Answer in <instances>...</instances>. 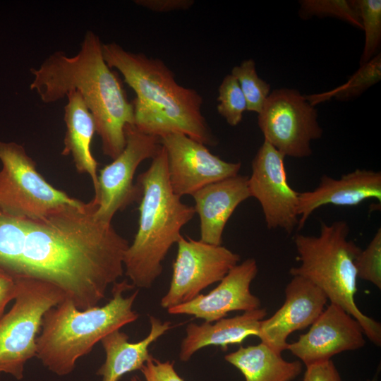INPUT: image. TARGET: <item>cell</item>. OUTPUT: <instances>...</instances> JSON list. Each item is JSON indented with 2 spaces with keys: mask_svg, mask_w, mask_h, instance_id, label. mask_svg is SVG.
Returning <instances> with one entry per match:
<instances>
[{
  "mask_svg": "<svg viewBox=\"0 0 381 381\" xmlns=\"http://www.w3.org/2000/svg\"><path fill=\"white\" fill-rule=\"evenodd\" d=\"M357 277L381 289V229L379 228L368 246L361 250L355 261Z\"/></svg>",
  "mask_w": 381,
  "mask_h": 381,
  "instance_id": "28",
  "label": "cell"
},
{
  "mask_svg": "<svg viewBox=\"0 0 381 381\" xmlns=\"http://www.w3.org/2000/svg\"><path fill=\"white\" fill-rule=\"evenodd\" d=\"M266 315V309L260 308L233 318L219 319L214 323L191 322L186 328L179 358L187 362L204 347L216 346L226 350L229 345L242 344L249 336L258 337L260 322Z\"/></svg>",
  "mask_w": 381,
  "mask_h": 381,
  "instance_id": "19",
  "label": "cell"
},
{
  "mask_svg": "<svg viewBox=\"0 0 381 381\" xmlns=\"http://www.w3.org/2000/svg\"><path fill=\"white\" fill-rule=\"evenodd\" d=\"M135 4L155 12H169L189 9L193 0H135Z\"/></svg>",
  "mask_w": 381,
  "mask_h": 381,
  "instance_id": "31",
  "label": "cell"
},
{
  "mask_svg": "<svg viewBox=\"0 0 381 381\" xmlns=\"http://www.w3.org/2000/svg\"><path fill=\"white\" fill-rule=\"evenodd\" d=\"M137 184L141 191L138 228L126 251L123 266L134 287L150 289L162 274L169 249L181 237L182 227L195 212L172 190L162 146L138 176Z\"/></svg>",
  "mask_w": 381,
  "mask_h": 381,
  "instance_id": "4",
  "label": "cell"
},
{
  "mask_svg": "<svg viewBox=\"0 0 381 381\" xmlns=\"http://www.w3.org/2000/svg\"><path fill=\"white\" fill-rule=\"evenodd\" d=\"M348 224L343 220L320 222L318 236L297 234L294 243L301 265L290 274L299 276L318 287L331 303L342 308L361 325L364 334L381 344V325L365 315L355 302L357 274L355 261L361 249L348 238Z\"/></svg>",
  "mask_w": 381,
  "mask_h": 381,
  "instance_id": "6",
  "label": "cell"
},
{
  "mask_svg": "<svg viewBox=\"0 0 381 381\" xmlns=\"http://www.w3.org/2000/svg\"><path fill=\"white\" fill-rule=\"evenodd\" d=\"M0 210L18 218H38L80 200L48 183L25 148L0 141Z\"/></svg>",
  "mask_w": 381,
  "mask_h": 381,
  "instance_id": "8",
  "label": "cell"
},
{
  "mask_svg": "<svg viewBox=\"0 0 381 381\" xmlns=\"http://www.w3.org/2000/svg\"><path fill=\"white\" fill-rule=\"evenodd\" d=\"M159 140L167 155L171 188L179 197L192 195L208 184L238 174L240 162L220 159L206 145L183 133H170Z\"/></svg>",
  "mask_w": 381,
  "mask_h": 381,
  "instance_id": "13",
  "label": "cell"
},
{
  "mask_svg": "<svg viewBox=\"0 0 381 381\" xmlns=\"http://www.w3.org/2000/svg\"><path fill=\"white\" fill-rule=\"evenodd\" d=\"M102 46L99 37L87 30L75 56L55 52L30 69V90L46 104L77 90L94 118L104 155L113 160L126 146L125 128L134 125V113L119 78L104 59Z\"/></svg>",
  "mask_w": 381,
  "mask_h": 381,
  "instance_id": "2",
  "label": "cell"
},
{
  "mask_svg": "<svg viewBox=\"0 0 381 381\" xmlns=\"http://www.w3.org/2000/svg\"><path fill=\"white\" fill-rule=\"evenodd\" d=\"M16 294L15 277L0 267V318L6 306L14 300Z\"/></svg>",
  "mask_w": 381,
  "mask_h": 381,
  "instance_id": "32",
  "label": "cell"
},
{
  "mask_svg": "<svg viewBox=\"0 0 381 381\" xmlns=\"http://www.w3.org/2000/svg\"><path fill=\"white\" fill-rule=\"evenodd\" d=\"M174 361H162L152 356L140 369L144 380L133 376L131 381H185L176 372Z\"/></svg>",
  "mask_w": 381,
  "mask_h": 381,
  "instance_id": "29",
  "label": "cell"
},
{
  "mask_svg": "<svg viewBox=\"0 0 381 381\" xmlns=\"http://www.w3.org/2000/svg\"><path fill=\"white\" fill-rule=\"evenodd\" d=\"M254 258L234 266L207 294H199L192 301L167 310L171 315H188L213 322L233 311H249L260 308V298L250 291L258 274Z\"/></svg>",
  "mask_w": 381,
  "mask_h": 381,
  "instance_id": "16",
  "label": "cell"
},
{
  "mask_svg": "<svg viewBox=\"0 0 381 381\" xmlns=\"http://www.w3.org/2000/svg\"><path fill=\"white\" fill-rule=\"evenodd\" d=\"M303 381H342L333 361L327 360L306 366Z\"/></svg>",
  "mask_w": 381,
  "mask_h": 381,
  "instance_id": "30",
  "label": "cell"
},
{
  "mask_svg": "<svg viewBox=\"0 0 381 381\" xmlns=\"http://www.w3.org/2000/svg\"><path fill=\"white\" fill-rule=\"evenodd\" d=\"M177 244L169 289L161 298L167 310L189 302L207 286L220 282L240 261L229 248L183 236Z\"/></svg>",
  "mask_w": 381,
  "mask_h": 381,
  "instance_id": "10",
  "label": "cell"
},
{
  "mask_svg": "<svg viewBox=\"0 0 381 381\" xmlns=\"http://www.w3.org/2000/svg\"><path fill=\"white\" fill-rule=\"evenodd\" d=\"M248 176L236 175L208 184L192 196L200 219V241L222 243L225 226L237 207L250 197Z\"/></svg>",
  "mask_w": 381,
  "mask_h": 381,
  "instance_id": "18",
  "label": "cell"
},
{
  "mask_svg": "<svg viewBox=\"0 0 381 381\" xmlns=\"http://www.w3.org/2000/svg\"><path fill=\"white\" fill-rule=\"evenodd\" d=\"M66 97L64 116L66 131L61 154H71L78 172L89 174L95 193L98 188V163L90 151L91 141L96 133L95 120L77 90H71Z\"/></svg>",
  "mask_w": 381,
  "mask_h": 381,
  "instance_id": "21",
  "label": "cell"
},
{
  "mask_svg": "<svg viewBox=\"0 0 381 381\" xmlns=\"http://www.w3.org/2000/svg\"><path fill=\"white\" fill-rule=\"evenodd\" d=\"M363 335L360 323L353 316L330 303L306 333L288 344L286 350L306 366L362 348L365 344Z\"/></svg>",
  "mask_w": 381,
  "mask_h": 381,
  "instance_id": "14",
  "label": "cell"
},
{
  "mask_svg": "<svg viewBox=\"0 0 381 381\" xmlns=\"http://www.w3.org/2000/svg\"><path fill=\"white\" fill-rule=\"evenodd\" d=\"M150 329L146 337L138 342H130L129 337L120 329L115 330L101 340L105 361L96 374L102 381H120L126 373L140 370L152 356L149 347L171 328L169 321L150 315Z\"/></svg>",
  "mask_w": 381,
  "mask_h": 381,
  "instance_id": "20",
  "label": "cell"
},
{
  "mask_svg": "<svg viewBox=\"0 0 381 381\" xmlns=\"http://www.w3.org/2000/svg\"><path fill=\"white\" fill-rule=\"evenodd\" d=\"M133 287L126 280L115 282L112 298L102 306L80 310L65 298L48 310L37 337L35 357L59 376L71 373L76 361L88 354L97 343L139 318L133 309L138 291L124 296V292Z\"/></svg>",
  "mask_w": 381,
  "mask_h": 381,
  "instance_id": "5",
  "label": "cell"
},
{
  "mask_svg": "<svg viewBox=\"0 0 381 381\" xmlns=\"http://www.w3.org/2000/svg\"><path fill=\"white\" fill-rule=\"evenodd\" d=\"M365 32V44L360 66L378 54L381 45V1L354 0Z\"/></svg>",
  "mask_w": 381,
  "mask_h": 381,
  "instance_id": "26",
  "label": "cell"
},
{
  "mask_svg": "<svg viewBox=\"0 0 381 381\" xmlns=\"http://www.w3.org/2000/svg\"><path fill=\"white\" fill-rule=\"evenodd\" d=\"M231 74L236 79L247 104V111L259 113L270 93V85L260 78L252 59L234 66Z\"/></svg>",
  "mask_w": 381,
  "mask_h": 381,
  "instance_id": "24",
  "label": "cell"
},
{
  "mask_svg": "<svg viewBox=\"0 0 381 381\" xmlns=\"http://www.w3.org/2000/svg\"><path fill=\"white\" fill-rule=\"evenodd\" d=\"M224 359L242 373L245 381H292L303 370L301 361H288L262 342L241 346Z\"/></svg>",
  "mask_w": 381,
  "mask_h": 381,
  "instance_id": "22",
  "label": "cell"
},
{
  "mask_svg": "<svg viewBox=\"0 0 381 381\" xmlns=\"http://www.w3.org/2000/svg\"><path fill=\"white\" fill-rule=\"evenodd\" d=\"M258 114V124L264 140L284 157L310 156L311 142L322 135L317 109L296 89L272 90Z\"/></svg>",
  "mask_w": 381,
  "mask_h": 381,
  "instance_id": "9",
  "label": "cell"
},
{
  "mask_svg": "<svg viewBox=\"0 0 381 381\" xmlns=\"http://www.w3.org/2000/svg\"><path fill=\"white\" fill-rule=\"evenodd\" d=\"M217 100V111L228 124L236 126L241 123L247 104L238 81L231 74L223 78Z\"/></svg>",
  "mask_w": 381,
  "mask_h": 381,
  "instance_id": "27",
  "label": "cell"
},
{
  "mask_svg": "<svg viewBox=\"0 0 381 381\" xmlns=\"http://www.w3.org/2000/svg\"><path fill=\"white\" fill-rule=\"evenodd\" d=\"M284 157L264 140L252 161L248 184L250 197L261 205L267 227L291 234L298 224V192L288 182Z\"/></svg>",
  "mask_w": 381,
  "mask_h": 381,
  "instance_id": "12",
  "label": "cell"
},
{
  "mask_svg": "<svg viewBox=\"0 0 381 381\" xmlns=\"http://www.w3.org/2000/svg\"><path fill=\"white\" fill-rule=\"evenodd\" d=\"M325 294L305 278L293 276L285 289L284 304L270 318L261 320L258 337L276 352L286 350L288 337L310 326L325 309Z\"/></svg>",
  "mask_w": 381,
  "mask_h": 381,
  "instance_id": "15",
  "label": "cell"
},
{
  "mask_svg": "<svg viewBox=\"0 0 381 381\" xmlns=\"http://www.w3.org/2000/svg\"><path fill=\"white\" fill-rule=\"evenodd\" d=\"M368 199L381 202L380 171L357 169L339 179L323 175L315 189L298 193V229H302L312 213L322 206H356Z\"/></svg>",
  "mask_w": 381,
  "mask_h": 381,
  "instance_id": "17",
  "label": "cell"
},
{
  "mask_svg": "<svg viewBox=\"0 0 381 381\" xmlns=\"http://www.w3.org/2000/svg\"><path fill=\"white\" fill-rule=\"evenodd\" d=\"M125 136L123 150L99 171L93 198L98 203L96 217L108 223H111L117 212L140 198V188L133 183L135 171L145 159H152L162 147L159 138L139 131L134 125L126 127Z\"/></svg>",
  "mask_w": 381,
  "mask_h": 381,
  "instance_id": "11",
  "label": "cell"
},
{
  "mask_svg": "<svg viewBox=\"0 0 381 381\" xmlns=\"http://www.w3.org/2000/svg\"><path fill=\"white\" fill-rule=\"evenodd\" d=\"M102 51L107 65L117 69L135 92L132 104L139 131L159 138L179 133L205 145L217 143L202 114V96L179 85L162 60L127 51L115 42L103 44Z\"/></svg>",
  "mask_w": 381,
  "mask_h": 381,
  "instance_id": "3",
  "label": "cell"
},
{
  "mask_svg": "<svg viewBox=\"0 0 381 381\" xmlns=\"http://www.w3.org/2000/svg\"><path fill=\"white\" fill-rule=\"evenodd\" d=\"M15 278L14 303L0 318V374H10L21 380L25 363L36 356V341L44 315L66 296L51 282Z\"/></svg>",
  "mask_w": 381,
  "mask_h": 381,
  "instance_id": "7",
  "label": "cell"
},
{
  "mask_svg": "<svg viewBox=\"0 0 381 381\" xmlns=\"http://www.w3.org/2000/svg\"><path fill=\"white\" fill-rule=\"evenodd\" d=\"M381 79V54L379 52L349 78L341 86L328 92L306 96L315 106L318 102L334 97L339 101H349L361 95Z\"/></svg>",
  "mask_w": 381,
  "mask_h": 381,
  "instance_id": "23",
  "label": "cell"
},
{
  "mask_svg": "<svg viewBox=\"0 0 381 381\" xmlns=\"http://www.w3.org/2000/svg\"><path fill=\"white\" fill-rule=\"evenodd\" d=\"M299 4L298 16L303 20L313 16L334 17L363 29L354 0H301Z\"/></svg>",
  "mask_w": 381,
  "mask_h": 381,
  "instance_id": "25",
  "label": "cell"
},
{
  "mask_svg": "<svg viewBox=\"0 0 381 381\" xmlns=\"http://www.w3.org/2000/svg\"><path fill=\"white\" fill-rule=\"evenodd\" d=\"M98 203L59 207L38 218L6 214L0 222V267L13 277L51 282L80 310L98 306L122 277L129 246L111 223L98 219Z\"/></svg>",
  "mask_w": 381,
  "mask_h": 381,
  "instance_id": "1",
  "label": "cell"
}]
</instances>
